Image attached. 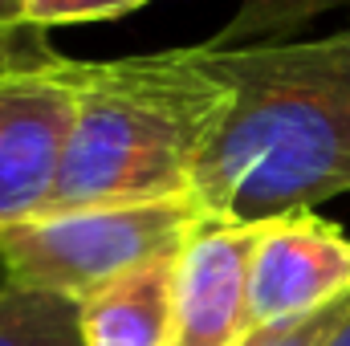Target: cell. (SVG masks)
<instances>
[{
    "instance_id": "4",
    "label": "cell",
    "mask_w": 350,
    "mask_h": 346,
    "mask_svg": "<svg viewBox=\"0 0 350 346\" xmlns=\"http://www.w3.org/2000/svg\"><path fill=\"white\" fill-rule=\"evenodd\" d=\"M74 127V57L49 45L0 74V224L41 216Z\"/></svg>"
},
{
    "instance_id": "2",
    "label": "cell",
    "mask_w": 350,
    "mask_h": 346,
    "mask_svg": "<svg viewBox=\"0 0 350 346\" xmlns=\"http://www.w3.org/2000/svg\"><path fill=\"white\" fill-rule=\"evenodd\" d=\"M228 110L232 86L204 45L74 62V127L45 212L187 200Z\"/></svg>"
},
{
    "instance_id": "11",
    "label": "cell",
    "mask_w": 350,
    "mask_h": 346,
    "mask_svg": "<svg viewBox=\"0 0 350 346\" xmlns=\"http://www.w3.org/2000/svg\"><path fill=\"white\" fill-rule=\"evenodd\" d=\"M347 310H350V293L338 297V302H330V306H322V310H314V314H306V318L257 326V330H249V338L241 346H322L338 330V322L347 318Z\"/></svg>"
},
{
    "instance_id": "10",
    "label": "cell",
    "mask_w": 350,
    "mask_h": 346,
    "mask_svg": "<svg viewBox=\"0 0 350 346\" xmlns=\"http://www.w3.org/2000/svg\"><path fill=\"white\" fill-rule=\"evenodd\" d=\"M151 0H21L25 21L33 33L66 29V25H90V21H118Z\"/></svg>"
},
{
    "instance_id": "3",
    "label": "cell",
    "mask_w": 350,
    "mask_h": 346,
    "mask_svg": "<svg viewBox=\"0 0 350 346\" xmlns=\"http://www.w3.org/2000/svg\"><path fill=\"white\" fill-rule=\"evenodd\" d=\"M200 220L204 208L196 196L41 212L0 224V277L82 306L102 285L175 257Z\"/></svg>"
},
{
    "instance_id": "13",
    "label": "cell",
    "mask_w": 350,
    "mask_h": 346,
    "mask_svg": "<svg viewBox=\"0 0 350 346\" xmlns=\"http://www.w3.org/2000/svg\"><path fill=\"white\" fill-rule=\"evenodd\" d=\"M322 346H350V310H347V318L338 322V330H334V334H330Z\"/></svg>"
},
{
    "instance_id": "8",
    "label": "cell",
    "mask_w": 350,
    "mask_h": 346,
    "mask_svg": "<svg viewBox=\"0 0 350 346\" xmlns=\"http://www.w3.org/2000/svg\"><path fill=\"white\" fill-rule=\"evenodd\" d=\"M0 346H82L78 302L0 277Z\"/></svg>"
},
{
    "instance_id": "9",
    "label": "cell",
    "mask_w": 350,
    "mask_h": 346,
    "mask_svg": "<svg viewBox=\"0 0 350 346\" xmlns=\"http://www.w3.org/2000/svg\"><path fill=\"white\" fill-rule=\"evenodd\" d=\"M347 4L350 0H237V12L204 45L241 49V45H265V41H289V33H297L301 25Z\"/></svg>"
},
{
    "instance_id": "7",
    "label": "cell",
    "mask_w": 350,
    "mask_h": 346,
    "mask_svg": "<svg viewBox=\"0 0 350 346\" xmlns=\"http://www.w3.org/2000/svg\"><path fill=\"white\" fill-rule=\"evenodd\" d=\"M175 257L151 261L78 306L82 346H172Z\"/></svg>"
},
{
    "instance_id": "1",
    "label": "cell",
    "mask_w": 350,
    "mask_h": 346,
    "mask_svg": "<svg viewBox=\"0 0 350 346\" xmlns=\"http://www.w3.org/2000/svg\"><path fill=\"white\" fill-rule=\"evenodd\" d=\"M208 53L232 86V110L196 168V204L261 224L350 196V25Z\"/></svg>"
},
{
    "instance_id": "6",
    "label": "cell",
    "mask_w": 350,
    "mask_h": 346,
    "mask_svg": "<svg viewBox=\"0 0 350 346\" xmlns=\"http://www.w3.org/2000/svg\"><path fill=\"white\" fill-rule=\"evenodd\" d=\"M257 224L208 216L175 253L172 346H241L249 338V261Z\"/></svg>"
},
{
    "instance_id": "5",
    "label": "cell",
    "mask_w": 350,
    "mask_h": 346,
    "mask_svg": "<svg viewBox=\"0 0 350 346\" xmlns=\"http://www.w3.org/2000/svg\"><path fill=\"white\" fill-rule=\"evenodd\" d=\"M350 293V237L314 216L289 212L257 224L249 261V322L273 326L306 318Z\"/></svg>"
},
{
    "instance_id": "12",
    "label": "cell",
    "mask_w": 350,
    "mask_h": 346,
    "mask_svg": "<svg viewBox=\"0 0 350 346\" xmlns=\"http://www.w3.org/2000/svg\"><path fill=\"white\" fill-rule=\"evenodd\" d=\"M45 45H49L45 33L29 29L21 0H0V74L12 70V66H21L25 57L41 53Z\"/></svg>"
}]
</instances>
